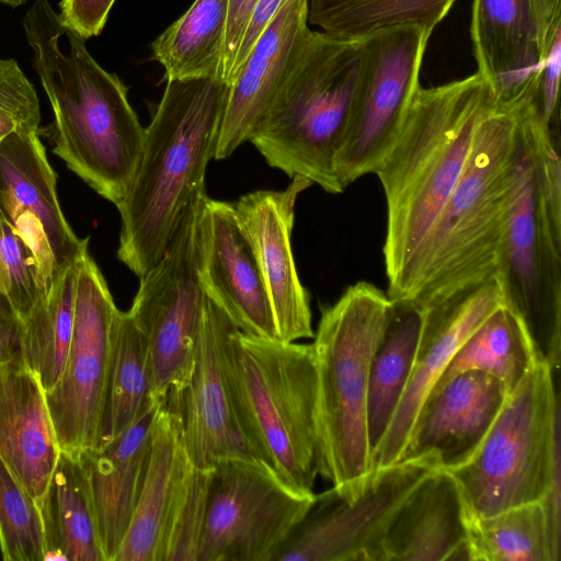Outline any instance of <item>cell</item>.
Instances as JSON below:
<instances>
[{
  "label": "cell",
  "mask_w": 561,
  "mask_h": 561,
  "mask_svg": "<svg viewBox=\"0 0 561 561\" xmlns=\"http://www.w3.org/2000/svg\"><path fill=\"white\" fill-rule=\"evenodd\" d=\"M469 526L455 478L435 469L393 517L383 540V561H470Z\"/></svg>",
  "instance_id": "25"
},
{
  "label": "cell",
  "mask_w": 561,
  "mask_h": 561,
  "mask_svg": "<svg viewBox=\"0 0 561 561\" xmlns=\"http://www.w3.org/2000/svg\"><path fill=\"white\" fill-rule=\"evenodd\" d=\"M197 274L205 296L249 336L276 339L271 302L234 205L201 201L196 229Z\"/></svg>",
  "instance_id": "17"
},
{
  "label": "cell",
  "mask_w": 561,
  "mask_h": 561,
  "mask_svg": "<svg viewBox=\"0 0 561 561\" xmlns=\"http://www.w3.org/2000/svg\"><path fill=\"white\" fill-rule=\"evenodd\" d=\"M56 174L38 133H13L0 140V205L31 252L47 294L59 273L88 250L58 201Z\"/></svg>",
  "instance_id": "16"
},
{
  "label": "cell",
  "mask_w": 561,
  "mask_h": 561,
  "mask_svg": "<svg viewBox=\"0 0 561 561\" xmlns=\"http://www.w3.org/2000/svg\"><path fill=\"white\" fill-rule=\"evenodd\" d=\"M457 0H307V20L327 36L360 41L377 32L420 26L430 32Z\"/></svg>",
  "instance_id": "33"
},
{
  "label": "cell",
  "mask_w": 561,
  "mask_h": 561,
  "mask_svg": "<svg viewBox=\"0 0 561 561\" xmlns=\"http://www.w3.org/2000/svg\"><path fill=\"white\" fill-rule=\"evenodd\" d=\"M313 495L259 462L217 463L209 469L197 561H274Z\"/></svg>",
  "instance_id": "14"
},
{
  "label": "cell",
  "mask_w": 561,
  "mask_h": 561,
  "mask_svg": "<svg viewBox=\"0 0 561 561\" xmlns=\"http://www.w3.org/2000/svg\"><path fill=\"white\" fill-rule=\"evenodd\" d=\"M4 220H7V218L4 217L1 205H0V222H2Z\"/></svg>",
  "instance_id": "47"
},
{
  "label": "cell",
  "mask_w": 561,
  "mask_h": 561,
  "mask_svg": "<svg viewBox=\"0 0 561 561\" xmlns=\"http://www.w3.org/2000/svg\"><path fill=\"white\" fill-rule=\"evenodd\" d=\"M28 1L30 0H0L1 3L5 4V5H9L11 8L21 7V5L25 4Z\"/></svg>",
  "instance_id": "46"
},
{
  "label": "cell",
  "mask_w": 561,
  "mask_h": 561,
  "mask_svg": "<svg viewBox=\"0 0 561 561\" xmlns=\"http://www.w3.org/2000/svg\"><path fill=\"white\" fill-rule=\"evenodd\" d=\"M38 506L46 547L44 561H106L79 457L60 451L47 493Z\"/></svg>",
  "instance_id": "27"
},
{
  "label": "cell",
  "mask_w": 561,
  "mask_h": 561,
  "mask_svg": "<svg viewBox=\"0 0 561 561\" xmlns=\"http://www.w3.org/2000/svg\"><path fill=\"white\" fill-rule=\"evenodd\" d=\"M154 400L151 396L145 339L130 313L118 310L112 328L111 360L99 445L123 433Z\"/></svg>",
  "instance_id": "32"
},
{
  "label": "cell",
  "mask_w": 561,
  "mask_h": 561,
  "mask_svg": "<svg viewBox=\"0 0 561 561\" xmlns=\"http://www.w3.org/2000/svg\"><path fill=\"white\" fill-rule=\"evenodd\" d=\"M237 327L205 296L192 371L164 404L180 419L188 456L197 469L226 460L268 466L252 427L231 362Z\"/></svg>",
  "instance_id": "12"
},
{
  "label": "cell",
  "mask_w": 561,
  "mask_h": 561,
  "mask_svg": "<svg viewBox=\"0 0 561 561\" xmlns=\"http://www.w3.org/2000/svg\"><path fill=\"white\" fill-rule=\"evenodd\" d=\"M0 290L19 321L45 294L35 261L8 220L0 222Z\"/></svg>",
  "instance_id": "36"
},
{
  "label": "cell",
  "mask_w": 561,
  "mask_h": 561,
  "mask_svg": "<svg viewBox=\"0 0 561 561\" xmlns=\"http://www.w3.org/2000/svg\"><path fill=\"white\" fill-rule=\"evenodd\" d=\"M195 467L176 413L159 408L136 506L114 561H164L170 535Z\"/></svg>",
  "instance_id": "22"
},
{
  "label": "cell",
  "mask_w": 561,
  "mask_h": 561,
  "mask_svg": "<svg viewBox=\"0 0 561 561\" xmlns=\"http://www.w3.org/2000/svg\"><path fill=\"white\" fill-rule=\"evenodd\" d=\"M431 34L424 27L401 26L360 39V78L335 161L343 190L375 173L393 146L420 87Z\"/></svg>",
  "instance_id": "13"
},
{
  "label": "cell",
  "mask_w": 561,
  "mask_h": 561,
  "mask_svg": "<svg viewBox=\"0 0 561 561\" xmlns=\"http://www.w3.org/2000/svg\"><path fill=\"white\" fill-rule=\"evenodd\" d=\"M117 311L106 280L87 250L79 260L65 370L45 392L59 449L72 457L99 445Z\"/></svg>",
  "instance_id": "15"
},
{
  "label": "cell",
  "mask_w": 561,
  "mask_h": 561,
  "mask_svg": "<svg viewBox=\"0 0 561 561\" xmlns=\"http://www.w3.org/2000/svg\"><path fill=\"white\" fill-rule=\"evenodd\" d=\"M363 64L362 41L309 32L249 141L268 165L331 194L342 188L335 161L351 116Z\"/></svg>",
  "instance_id": "6"
},
{
  "label": "cell",
  "mask_w": 561,
  "mask_h": 561,
  "mask_svg": "<svg viewBox=\"0 0 561 561\" xmlns=\"http://www.w3.org/2000/svg\"><path fill=\"white\" fill-rule=\"evenodd\" d=\"M536 363L523 325L502 306L462 343L431 392L467 370L491 375L511 392Z\"/></svg>",
  "instance_id": "34"
},
{
  "label": "cell",
  "mask_w": 561,
  "mask_h": 561,
  "mask_svg": "<svg viewBox=\"0 0 561 561\" xmlns=\"http://www.w3.org/2000/svg\"><path fill=\"white\" fill-rule=\"evenodd\" d=\"M430 457L374 469L354 491L314 494L274 561H383V540L397 512L433 470Z\"/></svg>",
  "instance_id": "11"
},
{
  "label": "cell",
  "mask_w": 561,
  "mask_h": 561,
  "mask_svg": "<svg viewBox=\"0 0 561 561\" xmlns=\"http://www.w3.org/2000/svg\"><path fill=\"white\" fill-rule=\"evenodd\" d=\"M228 94L219 79L168 80L130 185L116 205L117 257L139 278L163 255L193 196L205 191Z\"/></svg>",
  "instance_id": "3"
},
{
  "label": "cell",
  "mask_w": 561,
  "mask_h": 561,
  "mask_svg": "<svg viewBox=\"0 0 561 561\" xmlns=\"http://www.w3.org/2000/svg\"><path fill=\"white\" fill-rule=\"evenodd\" d=\"M12 357H21L19 345L0 328V360H5Z\"/></svg>",
  "instance_id": "45"
},
{
  "label": "cell",
  "mask_w": 561,
  "mask_h": 561,
  "mask_svg": "<svg viewBox=\"0 0 561 561\" xmlns=\"http://www.w3.org/2000/svg\"><path fill=\"white\" fill-rule=\"evenodd\" d=\"M538 18L541 50L548 28L561 15V0H533Z\"/></svg>",
  "instance_id": "43"
},
{
  "label": "cell",
  "mask_w": 561,
  "mask_h": 561,
  "mask_svg": "<svg viewBox=\"0 0 561 561\" xmlns=\"http://www.w3.org/2000/svg\"><path fill=\"white\" fill-rule=\"evenodd\" d=\"M37 92L13 58H0V140L13 133H38Z\"/></svg>",
  "instance_id": "37"
},
{
  "label": "cell",
  "mask_w": 561,
  "mask_h": 561,
  "mask_svg": "<svg viewBox=\"0 0 561 561\" xmlns=\"http://www.w3.org/2000/svg\"><path fill=\"white\" fill-rule=\"evenodd\" d=\"M307 0H286L228 83L215 159L249 141L307 39Z\"/></svg>",
  "instance_id": "21"
},
{
  "label": "cell",
  "mask_w": 561,
  "mask_h": 561,
  "mask_svg": "<svg viewBox=\"0 0 561 561\" xmlns=\"http://www.w3.org/2000/svg\"><path fill=\"white\" fill-rule=\"evenodd\" d=\"M560 492L470 518V561H559Z\"/></svg>",
  "instance_id": "28"
},
{
  "label": "cell",
  "mask_w": 561,
  "mask_h": 561,
  "mask_svg": "<svg viewBox=\"0 0 561 561\" xmlns=\"http://www.w3.org/2000/svg\"><path fill=\"white\" fill-rule=\"evenodd\" d=\"M422 322L421 308L396 305L393 317L373 356L367 393V427L373 455L409 383Z\"/></svg>",
  "instance_id": "31"
},
{
  "label": "cell",
  "mask_w": 561,
  "mask_h": 561,
  "mask_svg": "<svg viewBox=\"0 0 561 561\" xmlns=\"http://www.w3.org/2000/svg\"><path fill=\"white\" fill-rule=\"evenodd\" d=\"M80 257L59 273L49 291L39 297L19 323L21 358L38 376L45 392L57 385L65 370L73 330Z\"/></svg>",
  "instance_id": "30"
},
{
  "label": "cell",
  "mask_w": 561,
  "mask_h": 561,
  "mask_svg": "<svg viewBox=\"0 0 561 561\" xmlns=\"http://www.w3.org/2000/svg\"><path fill=\"white\" fill-rule=\"evenodd\" d=\"M497 107L479 73L416 90L401 130L375 171L385 194L387 294L408 304L422 254L469 157L480 123Z\"/></svg>",
  "instance_id": "1"
},
{
  "label": "cell",
  "mask_w": 561,
  "mask_h": 561,
  "mask_svg": "<svg viewBox=\"0 0 561 561\" xmlns=\"http://www.w3.org/2000/svg\"><path fill=\"white\" fill-rule=\"evenodd\" d=\"M45 551L39 506L0 456L1 559L44 561Z\"/></svg>",
  "instance_id": "35"
},
{
  "label": "cell",
  "mask_w": 561,
  "mask_h": 561,
  "mask_svg": "<svg viewBox=\"0 0 561 561\" xmlns=\"http://www.w3.org/2000/svg\"><path fill=\"white\" fill-rule=\"evenodd\" d=\"M19 323V318L5 296L0 290V328L18 344Z\"/></svg>",
  "instance_id": "44"
},
{
  "label": "cell",
  "mask_w": 561,
  "mask_h": 561,
  "mask_svg": "<svg viewBox=\"0 0 561 561\" xmlns=\"http://www.w3.org/2000/svg\"><path fill=\"white\" fill-rule=\"evenodd\" d=\"M209 469H197L174 522L164 561H197L204 524Z\"/></svg>",
  "instance_id": "38"
},
{
  "label": "cell",
  "mask_w": 561,
  "mask_h": 561,
  "mask_svg": "<svg viewBox=\"0 0 561 561\" xmlns=\"http://www.w3.org/2000/svg\"><path fill=\"white\" fill-rule=\"evenodd\" d=\"M116 0H61L59 15L66 26L85 41L98 36Z\"/></svg>",
  "instance_id": "40"
},
{
  "label": "cell",
  "mask_w": 561,
  "mask_h": 561,
  "mask_svg": "<svg viewBox=\"0 0 561 561\" xmlns=\"http://www.w3.org/2000/svg\"><path fill=\"white\" fill-rule=\"evenodd\" d=\"M22 26L54 115L53 152L116 206L135 175L145 137L127 88L98 64L48 0H35Z\"/></svg>",
  "instance_id": "2"
},
{
  "label": "cell",
  "mask_w": 561,
  "mask_h": 561,
  "mask_svg": "<svg viewBox=\"0 0 561 561\" xmlns=\"http://www.w3.org/2000/svg\"><path fill=\"white\" fill-rule=\"evenodd\" d=\"M512 191L495 277L504 306L519 320L537 363L559 370L561 358V237L537 196L525 98L514 105Z\"/></svg>",
  "instance_id": "9"
},
{
  "label": "cell",
  "mask_w": 561,
  "mask_h": 561,
  "mask_svg": "<svg viewBox=\"0 0 561 561\" xmlns=\"http://www.w3.org/2000/svg\"><path fill=\"white\" fill-rule=\"evenodd\" d=\"M561 72V15L550 24L535 76L533 98L541 121L549 129L560 128L559 90Z\"/></svg>",
  "instance_id": "39"
},
{
  "label": "cell",
  "mask_w": 561,
  "mask_h": 561,
  "mask_svg": "<svg viewBox=\"0 0 561 561\" xmlns=\"http://www.w3.org/2000/svg\"><path fill=\"white\" fill-rule=\"evenodd\" d=\"M256 0H229L222 81L228 84L245 23Z\"/></svg>",
  "instance_id": "42"
},
{
  "label": "cell",
  "mask_w": 561,
  "mask_h": 561,
  "mask_svg": "<svg viewBox=\"0 0 561 561\" xmlns=\"http://www.w3.org/2000/svg\"><path fill=\"white\" fill-rule=\"evenodd\" d=\"M507 393L499 379L485 373L456 375L425 400L399 461L431 457L439 469L461 466L485 437Z\"/></svg>",
  "instance_id": "20"
},
{
  "label": "cell",
  "mask_w": 561,
  "mask_h": 561,
  "mask_svg": "<svg viewBox=\"0 0 561 561\" xmlns=\"http://www.w3.org/2000/svg\"><path fill=\"white\" fill-rule=\"evenodd\" d=\"M196 193L160 260L140 277L129 313L145 339L151 396L160 401L188 381L205 294L197 274L196 229L201 201Z\"/></svg>",
  "instance_id": "10"
},
{
  "label": "cell",
  "mask_w": 561,
  "mask_h": 561,
  "mask_svg": "<svg viewBox=\"0 0 561 561\" xmlns=\"http://www.w3.org/2000/svg\"><path fill=\"white\" fill-rule=\"evenodd\" d=\"M470 38L478 71L500 106L515 103L541 60L533 0H473Z\"/></svg>",
  "instance_id": "24"
},
{
  "label": "cell",
  "mask_w": 561,
  "mask_h": 561,
  "mask_svg": "<svg viewBox=\"0 0 561 561\" xmlns=\"http://www.w3.org/2000/svg\"><path fill=\"white\" fill-rule=\"evenodd\" d=\"M310 185L294 176L283 191H254L234 204L262 274L277 339L287 342L314 334L309 294L299 280L290 242L297 197Z\"/></svg>",
  "instance_id": "19"
},
{
  "label": "cell",
  "mask_w": 561,
  "mask_h": 561,
  "mask_svg": "<svg viewBox=\"0 0 561 561\" xmlns=\"http://www.w3.org/2000/svg\"><path fill=\"white\" fill-rule=\"evenodd\" d=\"M231 362L256 438L277 477L313 495L319 474L317 375L311 344L249 336L236 329Z\"/></svg>",
  "instance_id": "8"
},
{
  "label": "cell",
  "mask_w": 561,
  "mask_h": 561,
  "mask_svg": "<svg viewBox=\"0 0 561 561\" xmlns=\"http://www.w3.org/2000/svg\"><path fill=\"white\" fill-rule=\"evenodd\" d=\"M515 140L514 106L497 104L477 128L463 171L425 244L404 306L424 308L495 277L511 199Z\"/></svg>",
  "instance_id": "5"
},
{
  "label": "cell",
  "mask_w": 561,
  "mask_h": 561,
  "mask_svg": "<svg viewBox=\"0 0 561 561\" xmlns=\"http://www.w3.org/2000/svg\"><path fill=\"white\" fill-rule=\"evenodd\" d=\"M286 0H256L249 14L228 83Z\"/></svg>",
  "instance_id": "41"
},
{
  "label": "cell",
  "mask_w": 561,
  "mask_h": 561,
  "mask_svg": "<svg viewBox=\"0 0 561 561\" xmlns=\"http://www.w3.org/2000/svg\"><path fill=\"white\" fill-rule=\"evenodd\" d=\"M59 455L38 376L21 357L0 360V456L37 504Z\"/></svg>",
  "instance_id": "23"
},
{
  "label": "cell",
  "mask_w": 561,
  "mask_h": 561,
  "mask_svg": "<svg viewBox=\"0 0 561 561\" xmlns=\"http://www.w3.org/2000/svg\"><path fill=\"white\" fill-rule=\"evenodd\" d=\"M394 310L387 293L359 280L322 310L313 334L319 474L341 490H355L374 470L367 427L369 371Z\"/></svg>",
  "instance_id": "4"
},
{
  "label": "cell",
  "mask_w": 561,
  "mask_h": 561,
  "mask_svg": "<svg viewBox=\"0 0 561 561\" xmlns=\"http://www.w3.org/2000/svg\"><path fill=\"white\" fill-rule=\"evenodd\" d=\"M229 0H195L152 43V57L165 80H222ZM225 82V81H224Z\"/></svg>",
  "instance_id": "29"
},
{
  "label": "cell",
  "mask_w": 561,
  "mask_h": 561,
  "mask_svg": "<svg viewBox=\"0 0 561 561\" xmlns=\"http://www.w3.org/2000/svg\"><path fill=\"white\" fill-rule=\"evenodd\" d=\"M154 400L112 440L78 457L84 469L106 561H114L127 533L149 458L159 408Z\"/></svg>",
  "instance_id": "26"
},
{
  "label": "cell",
  "mask_w": 561,
  "mask_h": 561,
  "mask_svg": "<svg viewBox=\"0 0 561 561\" xmlns=\"http://www.w3.org/2000/svg\"><path fill=\"white\" fill-rule=\"evenodd\" d=\"M502 306V289L493 277L421 308L423 322L411 377L392 421L374 451V469L399 461L422 405L456 352Z\"/></svg>",
  "instance_id": "18"
},
{
  "label": "cell",
  "mask_w": 561,
  "mask_h": 561,
  "mask_svg": "<svg viewBox=\"0 0 561 561\" xmlns=\"http://www.w3.org/2000/svg\"><path fill=\"white\" fill-rule=\"evenodd\" d=\"M557 374L536 363L507 393L473 455L448 471L470 518L560 492Z\"/></svg>",
  "instance_id": "7"
}]
</instances>
